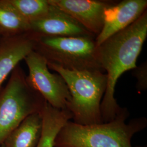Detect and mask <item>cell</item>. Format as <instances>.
Listing matches in <instances>:
<instances>
[{
	"mask_svg": "<svg viewBox=\"0 0 147 147\" xmlns=\"http://www.w3.org/2000/svg\"><path fill=\"white\" fill-rule=\"evenodd\" d=\"M147 37V11L124 30L98 46L100 65L107 75V86L101 102L102 123L115 118L121 107L115 98L118 80L126 71L137 67L138 57Z\"/></svg>",
	"mask_w": 147,
	"mask_h": 147,
	"instance_id": "6da1fadb",
	"label": "cell"
},
{
	"mask_svg": "<svg viewBox=\"0 0 147 147\" xmlns=\"http://www.w3.org/2000/svg\"><path fill=\"white\" fill-rule=\"evenodd\" d=\"M129 115L127 109L121 107L107 123L82 125L68 121L57 134L54 147H132V137L146 128L147 119L141 117L127 123Z\"/></svg>",
	"mask_w": 147,
	"mask_h": 147,
	"instance_id": "7a4b0ae2",
	"label": "cell"
},
{
	"mask_svg": "<svg viewBox=\"0 0 147 147\" xmlns=\"http://www.w3.org/2000/svg\"><path fill=\"white\" fill-rule=\"evenodd\" d=\"M49 69L59 74L68 87L70 99L66 106L74 123L89 125L102 123L100 106L107 86V75L99 70H70L47 62Z\"/></svg>",
	"mask_w": 147,
	"mask_h": 147,
	"instance_id": "3957f363",
	"label": "cell"
},
{
	"mask_svg": "<svg viewBox=\"0 0 147 147\" xmlns=\"http://www.w3.org/2000/svg\"><path fill=\"white\" fill-rule=\"evenodd\" d=\"M46 102L28 84L24 70L18 65L5 87L0 88V146L27 117L41 113Z\"/></svg>",
	"mask_w": 147,
	"mask_h": 147,
	"instance_id": "277c9868",
	"label": "cell"
},
{
	"mask_svg": "<svg viewBox=\"0 0 147 147\" xmlns=\"http://www.w3.org/2000/svg\"><path fill=\"white\" fill-rule=\"evenodd\" d=\"M34 34V51L42 55L47 62L70 70H99L105 72L99 62L95 37Z\"/></svg>",
	"mask_w": 147,
	"mask_h": 147,
	"instance_id": "5b68a950",
	"label": "cell"
},
{
	"mask_svg": "<svg viewBox=\"0 0 147 147\" xmlns=\"http://www.w3.org/2000/svg\"><path fill=\"white\" fill-rule=\"evenodd\" d=\"M28 69L27 81L53 107L64 110L70 99L68 87L58 73L49 71L47 59L34 50L24 59Z\"/></svg>",
	"mask_w": 147,
	"mask_h": 147,
	"instance_id": "8992f818",
	"label": "cell"
},
{
	"mask_svg": "<svg viewBox=\"0 0 147 147\" xmlns=\"http://www.w3.org/2000/svg\"><path fill=\"white\" fill-rule=\"evenodd\" d=\"M71 16L95 37L104 26L105 10L116 1L98 0H47Z\"/></svg>",
	"mask_w": 147,
	"mask_h": 147,
	"instance_id": "52a82bcc",
	"label": "cell"
},
{
	"mask_svg": "<svg viewBox=\"0 0 147 147\" xmlns=\"http://www.w3.org/2000/svg\"><path fill=\"white\" fill-rule=\"evenodd\" d=\"M147 0H123L109 7L105 11L104 26L95 38L97 46L131 25L147 11Z\"/></svg>",
	"mask_w": 147,
	"mask_h": 147,
	"instance_id": "ba28073f",
	"label": "cell"
},
{
	"mask_svg": "<svg viewBox=\"0 0 147 147\" xmlns=\"http://www.w3.org/2000/svg\"><path fill=\"white\" fill-rule=\"evenodd\" d=\"M50 5L47 16L30 24V32L40 36L96 38L67 13L55 5Z\"/></svg>",
	"mask_w": 147,
	"mask_h": 147,
	"instance_id": "9c48e42d",
	"label": "cell"
},
{
	"mask_svg": "<svg viewBox=\"0 0 147 147\" xmlns=\"http://www.w3.org/2000/svg\"><path fill=\"white\" fill-rule=\"evenodd\" d=\"M35 44L31 32L0 38V86L21 61L34 50Z\"/></svg>",
	"mask_w": 147,
	"mask_h": 147,
	"instance_id": "30bf717a",
	"label": "cell"
},
{
	"mask_svg": "<svg viewBox=\"0 0 147 147\" xmlns=\"http://www.w3.org/2000/svg\"><path fill=\"white\" fill-rule=\"evenodd\" d=\"M42 112L27 117L11 132L3 144L6 147H36L42 133Z\"/></svg>",
	"mask_w": 147,
	"mask_h": 147,
	"instance_id": "8fae6325",
	"label": "cell"
},
{
	"mask_svg": "<svg viewBox=\"0 0 147 147\" xmlns=\"http://www.w3.org/2000/svg\"><path fill=\"white\" fill-rule=\"evenodd\" d=\"M42 133L36 147H54L57 134L68 121L73 119V115L68 110L54 108L47 102L42 112Z\"/></svg>",
	"mask_w": 147,
	"mask_h": 147,
	"instance_id": "7c38bea8",
	"label": "cell"
},
{
	"mask_svg": "<svg viewBox=\"0 0 147 147\" xmlns=\"http://www.w3.org/2000/svg\"><path fill=\"white\" fill-rule=\"evenodd\" d=\"M30 32V25L17 12L9 0H0V38Z\"/></svg>",
	"mask_w": 147,
	"mask_h": 147,
	"instance_id": "4fadbf2b",
	"label": "cell"
},
{
	"mask_svg": "<svg viewBox=\"0 0 147 147\" xmlns=\"http://www.w3.org/2000/svg\"><path fill=\"white\" fill-rule=\"evenodd\" d=\"M17 12L30 24L47 15L50 7L47 0H9Z\"/></svg>",
	"mask_w": 147,
	"mask_h": 147,
	"instance_id": "5bb4252c",
	"label": "cell"
},
{
	"mask_svg": "<svg viewBox=\"0 0 147 147\" xmlns=\"http://www.w3.org/2000/svg\"><path fill=\"white\" fill-rule=\"evenodd\" d=\"M132 75L136 79V88L139 91L146 90L147 89V64L142 63L133 69Z\"/></svg>",
	"mask_w": 147,
	"mask_h": 147,
	"instance_id": "9a60e30c",
	"label": "cell"
},
{
	"mask_svg": "<svg viewBox=\"0 0 147 147\" xmlns=\"http://www.w3.org/2000/svg\"><path fill=\"white\" fill-rule=\"evenodd\" d=\"M0 147H5V144H3H3H2V145H1V146H0Z\"/></svg>",
	"mask_w": 147,
	"mask_h": 147,
	"instance_id": "2e32d148",
	"label": "cell"
}]
</instances>
